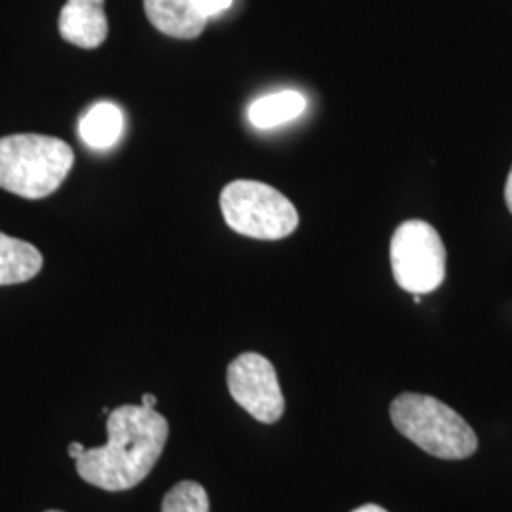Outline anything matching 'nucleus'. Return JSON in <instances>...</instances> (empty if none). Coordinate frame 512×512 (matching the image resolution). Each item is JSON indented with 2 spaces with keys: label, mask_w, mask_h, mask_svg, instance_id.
<instances>
[{
  "label": "nucleus",
  "mask_w": 512,
  "mask_h": 512,
  "mask_svg": "<svg viewBox=\"0 0 512 512\" xmlns=\"http://www.w3.org/2000/svg\"><path fill=\"white\" fill-rule=\"evenodd\" d=\"M73 165V148L57 137L18 133L0 139V188L21 198L54 194Z\"/></svg>",
  "instance_id": "obj_2"
},
{
  "label": "nucleus",
  "mask_w": 512,
  "mask_h": 512,
  "mask_svg": "<svg viewBox=\"0 0 512 512\" xmlns=\"http://www.w3.org/2000/svg\"><path fill=\"white\" fill-rule=\"evenodd\" d=\"M162 512H209V497L202 484L183 480L165 494Z\"/></svg>",
  "instance_id": "obj_12"
},
{
  "label": "nucleus",
  "mask_w": 512,
  "mask_h": 512,
  "mask_svg": "<svg viewBox=\"0 0 512 512\" xmlns=\"http://www.w3.org/2000/svg\"><path fill=\"white\" fill-rule=\"evenodd\" d=\"M59 33L78 48H99L109 35L105 0H67L59 14Z\"/></svg>",
  "instance_id": "obj_7"
},
{
  "label": "nucleus",
  "mask_w": 512,
  "mask_h": 512,
  "mask_svg": "<svg viewBox=\"0 0 512 512\" xmlns=\"http://www.w3.org/2000/svg\"><path fill=\"white\" fill-rule=\"evenodd\" d=\"M145 12L148 21L167 37H200L207 25L196 0H145Z\"/></svg>",
  "instance_id": "obj_8"
},
{
  "label": "nucleus",
  "mask_w": 512,
  "mask_h": 512,
  "mask_svg": "<svg viewBox=\"0 0 512 512\" xmlns=\"http://www.w3.org/2000/svg\"><path fill=\"white\" fill-rule=\"evenodd\" d=\"M46 512H63V511H46Z\"/></svg>",
  "instance_id": "obj_18"
},
{
  "label": "nucleus",
  "mask_w": 512,
  "mask_h": 512,
  "mask_svg": "<svg viewBox=\"0 0 512 512\" xmlns=\"http://www.w3.org/2000/svg\"><path fill=\"white\" fill-rule=\"evenodd\" d=\"M42 264L44 258L35 245L0 232V287L33 279Z\"/></svg>",
  "instance_id": "obj_10"
},
{
  "label": "nucleus",
  "mask_w": 512,
  "mask_h": 512,
  "mask_svg": "<svg viewBox=\"0 0 512 512\" xmlns=\"http://www.w3.org/2000/svg\"><path fill=\"white\" fill-rule=\"evenodd\" d=\"M107 444L76 459L82 480L105 492H126L147 478L164 452L169 423L156 408L124 404L107 420Z\"/></svg>",
  "instance_id": "obj_1"
},
{
  "label": "nucleus",
  "mask_w": 512,
  "mask_h": 512,
  "mask_svg": "<svg viewBox=\"0 0 512 512\" xmlns=\"http://www.w3.org/2000/svg\"><path fill=\"white\" fill-rule=\"evenodd\" d=\"M84 450H86V446L80 444V442H71V444H69V456H71L74 461L84 454Z\"/></svg>",
  "instance_id": "obj_14"
},
{
  "label": "nucleus",
  "mask_w": 512,
  "mask_h": 512,
  "mask_svg": "<svg viewBox=\"0 0 512 512\" xmlns=\"http://www.w3.org/2000/svg\"><path fill=\"white\" fill-rule=\"evenodd\" d=\"M232 4L234 0H196L198 10L207 18V21L211 18H219L220 14H224Z\"/></svg>",
  "instance_id": "obj_13"
},
{
  "label": "nucleus",
  "mask_w": 512,
  "mask_h": 512,
  "mask_svg": "<svg viewBox=\"0 0 512 512\" xmlns=\"http://www.w3.org/2000/svg\"><path fill=\"white\" fill-rule=\"evenodd\" d=\"M228 389L236 403L255 420L275 423L285 412L274 365L258 353H241L228 366Z\"/></svg>",
  "instance_id": "obj_6"
},
{
  "label": "nucleus",
  "mask_w": 512,
  "mask_h": 512,
  "mask_svg": "<svg viewBox=\"0 0 512 512\" xmlns=\"http://www.w3.org/2000/svg\"><path fill=\"white\" fill-rule=\"evenodd\" d=\"M124 133V112L110 103L99 101L86 110L78 122L80 139L95 150L114 147Z\"/></svg>",
  "instance_id": "obj_9"
},
{
  "label": "nucleus",
  "mask_w": 512,
  "mask_h": 512,
  "mask_svg": "<svg viewBox=\"0 0 512 512\" xmlns=\"http://www.w3.org/2000/svg\"><path fill=\"white\" fill-rule=\"evenodd\" d=\"M306 105L308 101L302 93L293 92V90L270 93L251 103V107L247 110V118L255 128H277L296 120L306 110Z\"/></svg>",
  "instance_id": "obj_11"
},
{
  "label": "nucleus",
  "mask_w": 512,
  "mask_h": 512,
  "mask_svg": "<svg viewBox=\"0 0 512 512\" xmlns=\"http://www.w3.org/2000/svg\"><path fill=\"white\" fill-rule=\"evenodd\" d=\"M391 268L397 285L412 294L437 291L446 277V249L425 220H406L391 239Z\"/></svg>",
  "instance_id": "obj_5"
},
{
  "label": "nucleus",
  "mask_w": 512,
  "mask_h": 512,
  "mask_svg": "<svg viewBox=\"0 0 512 512\" xmlns=\"http://www.w3.org/2000/svg\"><path fill=\"white\" fill-rule=\"evenodd\" d=\"M389 414L395 429L429 456L467 459L478 448L473 427L435 397L403 393L391 403Z\"/></svg>",
  "instance_id": "obj_3"
},
{
  "label": "nucleus",
  "mask_w": 512,
  "mask_h": 512,
  "mask_svg": "<svg viewBox=\"0 0 512 512\" xmlns=\"http://www.w3.org/2000/svg\"><path fill=\"white\" fill-rule=\"evenodd\" d=\"M141 404H143L145 408H156L158 399H156L154 395H150V393H145V395H143V401H141Z\"/></svg>",
  "instance_id": "obj_16"
},
{
  "label": "nucleus",
  "mask_w": 512,
  "mask_h": 512,
  "mask_svg": "<svg viewBox=\"0 0 512 512\" xmlns=\"http://www.w3.org/2000/svg\"><path fill=\"white\" fill-rule=\"evenodd\" d=\"M226 224L253 239L287 238L298 228V213L279 190L258 181H234L220 194Z\"/></svg>",
  "instance_id": "obj_4"
},
{
  "label": "nucleus",
  "mask_w": 512,
  "mask_h": 512,
  "mask_svg": "<svg viewBox=\"0 0 512 512\" xmlns=\"http://www.w3.org/2000/svg\"><path fill=\"white\" fill-rule=\"evenodd\" d=\"M351 512H387L385 509H382L380 505H363V507H359V509H355V511Z\"/></svg>",
  "instance_id": "obj_17"
},
{
  "label": "nucleus",
  "mask_w": 512,
  "mask_h": 512,
  "mask_svg": "<svg viewBox=\"0 0 512 512\" xmlns=\"http://www.w3.org/2000/svg\"><path fill=\"white\" fill-rule=\"evenodd\" d=\"M505 202H507V207L512 213V169L509 173V179H507V186H505Z\"/></svg>",
  "instance_id": "obj_15"
}]
</instances>
